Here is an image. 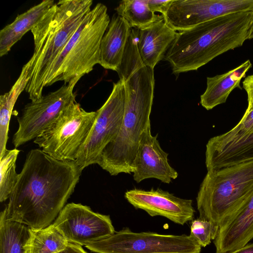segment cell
I'll return each instance as SVG.
<instances>
[{
	"instance_id": "7c38bea8",
	"label": "cell",
	"mask_w": 253,
	"mask_h": 253,
	"mask_svg": "<svg viewBox=\"0 0 253 253\" xmlns=\"http://www.w3.org/2000/svg\"><path fill=\"white\" fill-rule=\"evenodd\" d=\"M248 11H253V0H172L163 16L169 27L180 32L223 15Z\"/></svg>"
},
{
	"instance_id": "3957f363",
	"label": "cell",
	"mask_w": 253,
	"mask_h": 253,
	"mask_svg": "<svg viewBox=\"0 0 253 253\" xmlns=\"http://www.w3.org/2000/svg\"><path fill=\"white\" fill-rule=\"evenodd\" d=\"M253 11L232 13L178 32L164 59L172 73L196 71L248 40Z\"/></svg>"
},
{
	"instance_id": "d4e9b609",
	"label": "cell",
	"mask_w": 253,
	"mask_h": 253,
	"mask_svg": "<svg viewBox=\"0 0 253 253\" xmlns=\"http://www.w3.org/2000/svg\"><path fill=\"white\" fill-rule=\"evenodd\" d=\"M218 229V226L212 222L199 218L192 221L189 236L201 247H205L214 240Z\"/></svg>"
},
{
	"instance_id": "f546056e",
	"label": "cell",
	"mask_w": 253,
	"mask_h": 253,
	"mask_svg": "<svg viewBox=\"0 0 253 253\" xmlns=\"http://www.w3.org/2000/svg\"><path fill=\"white\" fill-rule=\"evenodd\" d=\"M253 38V17L251 23L249 32V35L248 40H251Z\"/></svg>"
},
{
	"instance_id": "8fae6325",
	"label": "cell",
	"mask_w": 253,
	"mask_h": 253,
	"mask_svg": "<svg viewBox=\"0 0 253 253\" xmlns=\"http://www.w3.org/2000/svg\"><path fill=\"white\" fill-rule=\"evenodd\" d=\"M69 243L86 246L115 232L108 215L81 204H66L53 223Z\"/></svg>"
},
{
	"instance_id": "5bb4252c",
	"label": "cell",
	"mask_w": 253,
	"mask_h": 253,
	"mask_svg": "<svg viewBox=\"0 0 253 253\" xmlns=\"http://www.w3.org/2000/svg\"><path fill=\"white\" fill-rule=\"evenodd\" d=\"M168 153L161 148L157 135L153 136L151 127L142 134L134 160L133 178L137 183L148 178H156L169 184L178 173L169 163Z\"/></svg>"
},
{
	"instance_id": "cb8c5ba5",
	"label": "cell",
	"mask_w": 253,
	"mask_h": 253,
	"mask_svg": "<svg viewBox=\"0 0 253 253\" xmlns=\"http://www.w3.org/2000/svg\"><path fill=\"white\" fill-rule=\"evenodd\" d=\"M20 151L14 148L6 149L0 157V201L9 199L17 183L18 175L16 171V162Z\"/></svg>"
},
{
	"instance_id": "7a4b0ae2",
	"label": "cell",
	"mask_w": 253,
	"mask_h": 253,
	"mask_svg": "<svg viewBox=\"0 0 253 253\" xmlns=\"http://www.w3.org/2000/svg\"><path fill=\"white\" fill-rule=\"evenodd\" d=\"M125 91V113L119 132L100 154L97 164L111 175L133 172V164L142 134L150 127L154 97V69L134 65L119 75Z\"/></svg>"
},
{
	"instance_id": "30bf717a",
	"label": "cell",
	"mask_w": 253,
	"mask_h": 253,
	"mask_svg": "<svg viewBox=\"0 0 253 253\" xmlns=\"http://www.w3.org/2000/svg\"><path fill=\"white\" fill-rule=\"evenodd\" d=\"M75 86L64 84L57 90L43 95L38 100L31 101L24 106L21 116L17 118L18 127L12 138L15 148L36 139L64 110L76 101L73 92Z\"/></svg>"
},
{
	"instance_id": "484cf974",
	"label": "cell",
	"mask_w": 253,
	"mask_h": 253,
	"mask_svg": "<svg viewBox=\"0 0 253 253\" xmlns=\"http://www.w3.org/2000/svg\"><path fill=\"white\" fill-rule=\"evenodd\" d=\"M172 0H147L150 9L154 12H160L164 16L167 12Z\"/></svg>"
},
{
	"instance_id": "ac0fdd59",
	"label": "cell",
	"mask_w": 253,
	"mask_h": 253,
	"mask_svg": "<svg viewBox=\"0 0 253 253\" xmlns=\"http://www.w3.org/2000/svg\"><path fill=\"white\" fill-rule=\"evenodd\" d=\"M250 60L228 72L212 77H207V87L200 96V104L206 110L224 103L235 88L241 89V80L246 77L247 72L252 67Z\"/></svg>"
},
{
	"instance_id": "ffe728a7",
	"label": "cell",
	"mask_w": 253,
	"mask_h": 253,
	"mask_svg": "<svg viewBox=\"0 0 253 253\" xmlns=\"http://www.w3.org/2000/svg\"><path fill=\"white\" fill-rule=\"evenodd\" d=\"M207 171L253 160V131L221 148L206 150Z\"/></svg>"
},
{
	"instance_id": "2e32d148",
	"label": "cell",
	"mask_w": 253,
	"mask_h": 253,
	"mask_svg": "<svg viewBox=\"0 0 253 253\" xmlns=\"http://www.w3.org/2000/svg\"><path fill=\"white\" fill-rule=\"evenodd\" d=\"M177 32L164 19L143 29H136L137 43L141 58L147 66L154 69L165 55L175 39Z\"/></svg>"
},
{
	"instance_id": "7402d4cb",
	"label": "cell",
	"mask_w": 253,
	"mask_h": 253,
	"mask_svg": "<svg viewBox=\"0 0 253 253\" xmlns=\"http://www.w3.org/2000/svg\"><path fill=\"white\" fill-rule=\"evenodd\" d=\"M117 15L124 18L131 28H147L164 19L163 15L156 14L149 8L147 0H124L115 8Z\"/></svg>"
},
{
	"instance_id": "5b68a950",
	"label": "cell",
	"mask_w": 253,
	"mask_h": 253,
	"mask_svg": "<svg viewBox=\"0 0 253 253\" xmlns=\"http://www.w3.org/2000/svg\"><path fill=\"white\" fill-rule=\"evenodd\" d=\"M110 22L107 6L97 3L49 68L44 86L58 81L76 85L92 71L99 64L100 43Z\"/></svg>"
},
{
	"instance_id": "52a82bcc",
	"label": "cell",
	"mask_w": 253,
	"mask_h": 253,
	"mask_svg": "<svg viewBox=\"0 0 253 253\" xmlns=\"http://www.w3.org/2000/svg\"><path fill=\"white\" fill-rule=\"evenodd\" d=\"M96 115V111L87 112L75 101L64 110L34 142L56 159L76 161Z\"/></svg>"
},
{
	"instance_id": "ba28073f",
	"label": "cell",
	"mask_w": 253,
	"mask_h": 253,
	"mask_svg": "<svg viewBox=\"0 0 253 253\" xmlns=\"http://www.w3.org/2000/svg\"><path fill=\"white\" fill-rule=\"evenodd\" d=\"M85 247L95 253H200L201 251V247L189 235L136 233L128 228H124Z\"/></svg>"
},
{
	"instance_id": "44dd1931",
	"label": "cell",
	"mask_w": 253,
	"mask_h": 253,
	"mask_svg": "<svg viewBox=\"0 0 253 253\" xmlns=\"http://www.w3.org/2000/svg\"><path fill=\"white\" fill-rule=\"evenodd\" d=\"M68 244L66 238L52 223L41 229L30 228L24 253H58L64 250Z\"/></svg>"
},
{
	"instance_id": "83f0119b",
	"label": "cell",
	"mask_w": 253,
	"mask_h": 253,
	"mask_svg": "<svg viewBox=\"0 0 253 253\" xmlns=\"http://www.w3.org/2000/svg\"><path fill=\"white\" fill-rule=\"evenodd\" d=\"M58 253H87L82 246L78 244L69 243L67 247L62 252Z\"/></svg>"
},
{
	"instance_id": "6da1fadb",
	"label": "cell",
	"mask_w": 253,
	"mask_h": 253,
	"mask_svg": "<svg viewBox=\"0 0 253 253\" xmlns=\"http://www.w3.org/2000/svg\"><path fill=\"white\" fill-rule=\"evenodd\" d=\"M81 173L75 161L31 150L4 209L7 219L35 230L50 225L74 192Z\"/></svg>"
},
{
	"instance_id": "e0dca14e",
	"label": "cell",
	"mask_w": 253,
	"mask_h": 253,
	"mask_svg": "<svg viewBox=\"0 0 253 253\" xmlns=\"http://www.w3.org/2000/svg\"><path fill=\"white\" fill-rule=\"evenodd\" d=\"M132 28L122 17L114 15L100 43L99 64L117 71L122 61Z\"/></svg>"
},
{
	"instance_id": "f1b7e54d",
	"label": "cell",
	"mask_w": 253,
	"mask_h": 253,
	"mask_svg": "<svg viewBox=\"0 0 253 253\" xmlns=\"http://www.w3.org/2000/svg\"><path fill=\"white\" fill-rule=\"evenodd\" d=\"M231 253H253V243L248 244L246 246Z\"/></svg>"
},
{
	"instance_id": "277c9868",
	"label": "cell",
	"mask_w": 253,
	"mask_h": 253,
	"mask_svg": "<svg viewBox=\"0 0 253 253\" xmlns=\"http://www.w3.org/2000/svg\"><path fill=\"white\" fill-rule=\"evenodd\" d=\"M92 0H62L50 8L31 31L34 51L32 74L25 89L31 101L41 98L49 68L91 9Z\"/></svg>"
},
{
	"instance_id": "4fadbf2b",
	"label": "cell",
	"mask_w": 253,
	"mask_h": 253,
	"mask_svg": "<svg viewBox=\"0 0 253 253\" xmlns=\"http://www.w3.org/2000/svg\"><path fill=\"white\" fill-rule=\"evenodd\" d=\"M125 197L135 209L143 210L151 216H162L180 225L194 216L192 200L177 197L160 188L148 191L135 188L126 191Z\"/></svg>"
},
{
	"instance_id": "603a6c76",
	"label": "cell",
	"mask_w": 253,
	"mask_h": 253,
	"mask_svg": "<svg viewBox=\"0 0 253 253\" xmlns=\"http://www.w3.org/2000/svg\"><path fill=\"white\" fill-rule=\"evenodd\" d=\"M30 234V228L9 220L4 209L0 215V253H24Z\"/></svg>"
},
{
	"instance_id": "9c48e42d",
	"label": "cell",
	"mask_w": 253,
	"mask_h": 253,
	"mask_svg": "<svg viewBox=\"0 0 253 253\" xmlns=\"http://www.w3.org/2000/svg\"><path fill=\"white\" fill-rule=\"evenodd\" d=\"M125 108V91L122 81L113 84L111 94L96 111V118L85 144L76 160L81 171L86 167L97 164L105 147L118 135Z\"/></svg>"
},
{
	"instance_id": "d6986e66",
	"label": "cell",
	"mask_w": 253,
	"mask_h": 253,
	"mask_svg": "<svg viewBox=\"0 0 253 253\" xmlns=\"http://www.w3.org/2000/svg\"><path fill=\"white\" fill-rule=\"evenodd\" d=\"M53 0H44L17 15L14 20L0 31V56L6 55L13 45L32 30L54 5Z\"/></svg>"
},
{
	"instance_id": "4316f807",
	"label": "cell",
	"mask_w": 253,
	"mask_h": 253,
	"mask_svg": "<svg viewBox=\"0 0 253 253\" xmlns=\"http://www.w3.org/2000/svg\"><path fill=\"white\" fill-rule=\"evenodd\" d=\"M243 87L247 93L248 107L253 108V74L246 77L243 82Z\"/></svg>"
},
{
	"instance_id": "8992f818",
	"label": "cell",
	"mask_w": 253,
	"mask_h": 253,
	"mask_svg": "<svg viewBox=\"0 0 253 253\" xmlns=\"http://www.w3.org/2000/svg\"><path fill=\"white\" fill-rule=\"evenodd\" d=\"M253 194V160L207 171L196 198L199 218L219 227Z\"/></svg>"
},
{
	"instance_id": "9a60e30c",
	"label": "cell",
	"mask_w": 253,
	"mask_h": 253,
	"mask_svg": "<svg viewBox=\"0 0 253 253\" xmlns=\"http://www.w3.org/2000/svg\"><path fill=\"white\" fill-rule=\"evenodd\" d=\"M253 239V194L219 224L213 240L216 253H231Z\"/></svg>"
}]
</instances>
